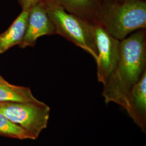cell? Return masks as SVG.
I'll list each match as a JSON object with an SVG mask.
<instances>
[{
	"label": "cell",
	"instance_id": "1",
	"mask_svg": "<svg viewBox=\"0 0 146 146\" xmlns=\"http://www.w3.org/2000/svg\"><path fill=\"white\" fill-rule=\"evenodd\" d=\"M146 42L143 29L121 41L119 60L104 85L106 104L113 102L128 111L131 92L146 72Z\"/></svg>",
	"mask_w": 146,
	"mask_h": 146
},
{
	"label": "cell",
	"instance_id": "2",
	"mask_svg": "<svg viewBox=\"0 0 146 146\" xmlns=\"http://www.w3.org/2000/svg\"><path fill=\"white\" fill-rule=\"evenodd\" d=\"M121 41L146 27V0H101L98 23Z\"/></svg>",
	"mask_w": 146,
	"mask_h": 146
},
{
	"label": "cell",
	"instance_id": "3",
	"mask_svg": "<svg viewBox=\"0 0 146 146\" xmlns=\"http://www.w3.org/2000/svg\"><path fill=\"white\" fill-rule=\"evenodd\" d=\"M47 14L55 26L56 34L88 52L95 61L98 54L93 33V23L66 11L52 0H43Z\"/></svg>",
	"mask_w": 146,
	"mask_h": 146
},
{
	"label": "cell",
	"instance_id": "4",
	"mask_svg": "<svg viewBox=\"0 0 146 146\" xmlns=\"http://www.w3.org/2000/svg\"><path fill=\"white\" fill-rule=\"evenodd\" d=\"M50 108L45 103H0V113L27 131L34 140L47 127Z\"/></svg>",
	"mask_w": 146,
	"mask_h": 146
},
{
	"label": "cell",
	"instance_id": "5",
	"mask_svg": "<svg viewBox=\"0 0 146 146\" xmlns=\"http://www.w3.org/2000/svg\"><path fill=\"white\" fill-rule=\"evenodd\" d=\"M93 33L98 54L97 78L104 85L117 64L121 41L110 35L99 23H93Z\"/></svg>",
	"mask_w": 146,
	"mask_h": 146
},
{
	"label": "cell",
	"instance_id": "6",
	"mask_svg": "<svg viewBox=\"0 0 146 146\" xmlns=\"http://www.w3.org/2000/svg\"><path fill=\"white\" fill-rule=\"evenodd\" d=\"M54 34H56L55 26L41 2L30 9L26 34L19 47H34L38 38Z\"/></svg>",
	"mask_w": 146,
	"mask_h": 146
},
{
	"label": "cell",
	"instance_id": "7",
	"mask_svg": "<svg viewBox=\"0 0 146 146\" xmlns=\"http://www.w3.org/2000/svg\"><path fill=\"white\" fill-rule=\"evenodd\" d=\"M142 131H146V71L132 89L127 111Z\"/></svg>",
	"mask_w": 146,
	"mask_h": 146
},
{
	"label": "cell",
	"instance_id": "8",
	"mask_svg": "<svg viewBox=\"0 0 146 146\" xmlns=\"http://www.w3.org/2000/svg\"><path fill=\"white\" fill-rule=\"evenodd\" d=\"M68 13L92 23H98L101 0H52Z\"/></svg>",
	"mask_w": 146,
	"mask_h": 146
},
{
	"label": "cell",
	"instance_id": "9",
	"mask_svg": "<svg viewBox=\"0 0 146 146\" xmlns=\"http://www.w3.org/2000/svg\"><path fill=\"white\" fill-rule=\"evenodd\" d=\"M29 11L22 10L11 26L0 35V54L21 44L26 34Z\"/></svg>",
	"mask_w": 146,
	"mask_h": 146
},
{
	"label": "cell",
	"instance_id": "10",
	"mask_svg": "<svg viewBox=\"0 0 146 146\" xmlns=\"http://www.w3.org/2000/svg\"><path fill=\"white\" fill-rule=\"evenodd\" d=\"M26 87L12 84L0 76V103H41Z\"/></svg>",
	"mask_w": 146,
	"mask_h": 146
},
{
	"label": "cell",
	"instance_id": "11",
	"mask_svg": "<svg viewBox=\"0 0 146 146\" xmlns=\"http://www.w3.org/2000/svg\"><path fill=\"white\" fill-rule=\"evenodd\" d=\"M0 136L19 140H34L27 131L0 113Z\"/></svg>",
	"mask_w": 146,
	"mask_h": 146
},
{
	"label": "cell",
	"instance_id": "12",
	"mask_svg": "<svg viewBox=\"0 0 146 146\" xmlns=\"http://www.w3.org/2000/svg\"><path fill=\"white\" fill-rule=\"evenodd\" d=\"M43 0H18L19 3L22 7V10L31 9V8Z\"/></svg>",
	"mask_w": 146,
	"mask_h": 146
},
{
	"label": "cell",
	"instance_id": "13",
	"mask_svg": "<svg viewBox=\"0 0 146 146\" xmlns=\"http://www.w3.org/2000/svg\"><path fill=\"white\" fill-rule=\"evenodd\" d=\"M115 1H124L125 0H115Z\"/></svg>",
	"mask_w": 146,
	"mask_h": 146
}]
</instances>
